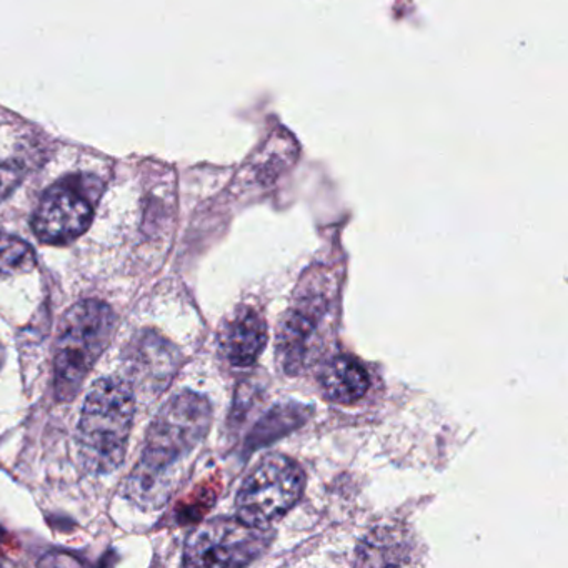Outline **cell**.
Returning <instances> with one entry per match:
<instances>
[{
  "label": "cell",
  "instance_id": "cell-11",
  "mask_svg": "<svg viewBox=\"0 0 568 568\" xmlns=\"http://www.w3.org/2000/svg\"><path fill=\"white\" fill-rule=\"evenodd\" d=\"M36 267L31 245L14 235L0 234V277L26 274Z\"/></svg>",
  "mask_w": 568,
  "mask_h": 568
},
{
  "label": "cell",
  "instance_id": "cell-9",
  "mask_svg": "<svg viewBox=\"0 0 568 568\" xmlns=\"http://www.w3.org/2000/svg\"><path fill=\"white\" fill-rule=\"evenodd\" d=\"M314 315V311L305 307L295 308L285 315L278 332V357L285 372L294 374L304 364L308 345L317 328Z\"/></svg>",
  "mask_w": 568,
  "mask_h": 568
},
{
  "label": "cell",
  "instance_id": "cell-1",
  "mask_svg": "<svg viewBox=\"0 0 568 568\" xmlns=\"http://www.w3.org/2000/svg\"><path fill=\"white\" fill-rule=\"evenodd\" d=\"M211 420V404L194 392H181L162 407L149 428L141 464L129 480L134 498L148 504L162 498L169 468L201 444Z\"/></svg>",
  "mask_w": 568,
  "mask_h": 568
},
{
  "label": "cell",
  "instance_id": "cell-12",
  "mask_svg": "<svg viewBox=\"0 0 568 568\" xmlns=\"http://www.w3.org/2000/svg\"><path fill=\"white\" fill-rule=\"evenodd\" d=\"M24 172L18 164H0V202L6 201L21 185Z\"/></svg>",
  "mask_w": 568,
  "mask_h": 568
},
{
  "label": "cell",
  "instance_id": "cell-2",
  "mask_svg": "<svg viewBox=\"0 0 568 568\" xmlns=\"http://www.w3.org/2000/svg\"><path fill=\"white\" fill-rule=\"evenodd\" d=\"M135 414L134 390L121 378H102L89 392L79 420L82 462L95 474H108L124 462Z\"/></svg>",
  "mask_w": 568,
  "mask_h": 568
},
{
  "label": "cell",
  "instance_id": "cell-5",
  "mask_svg": "<svg viewBox=\"0 0 568 568\" xmlns=\"http://www.w3.org/2000/svg\"><path fill=\"white\" fill-rule=\"evenodd\" d=\"M101 185L89 178L64 179L45 191L32 219L39 241L65 245L81 237L94 219Z\"/></svg>",
  "mask_w": 568,
  "mask_h": 568
},
{
  "label": "cell",
  "instance_id": "cell-3",
  "mask_svg": "<svg viewBox=\"0 0 568 568\" xmlns=\"http://www.w3.org/2000/svg\"><path fill=\"white\" fill-rule=\"evenodd\" d=\"M118 327L114 311L104 302H79L65 312L55 342V394L61 400L78 395L95 362L111 345Z\"/></svg>",
  "mask_w": 568,
  "mask_h": 568
},
{
  "label": "cell",
  "instance_id": "cell-6",
  "mask_svg": "<svg viewBox=\"0 0 568 568\" xmlns=\"http://www.w3.org/2000/svg\"><path fill=\"white\" fill-rule=\"evenodd\" d=\"M271 544L264 527L241 518H215L189 537L184 565L191 567H245L262 557Z\"/></svg>",
  "mask_w": 568,
  "mask_h": 568
},
{
  "label": "cell",
  "instance_id": "cell-7",
  "mask_svg": "<svg viewBox=\"0 0 568 568\" xmlns=\"http://www.w3.org/2000/svg\"><path fill=\"white\" fill-rule=\"evenodd\" d=\"M267 341L265 318L255 308L241 307L222 327L221 351L229 364L247 368L261 357Z\"/></svg>",
  "mask_w": 568,
  "mask_h": 568
},
{
  "label": "cell",
  "instance_id": "cell-8",
  "mask_svg": "<svg viewBox=\"0 0 568 568\" xmlns=\"http://www.w3.org/2000/svg\"><path fill=\"white\" fill-rule=\"evenodd\" d=\"M318 381L325 397L335 404H354L361 400L371 387L368 372L351 355L331 358L322 368Z\"/></svg>",
  "mask_w": 568,
  "mask_h": 568
},
{
  "label": "cell",
  "instance_id": "cell-4",
  "mask_svg": "<svg viewBox=\"0 0 568 568\" xmlns=\"http://www.w3.org/2000/svg\"><path fill=\"white\" fill-rule=\"evenodd\" d=\"M304 487V470L297 462L282 454L265 455L239 488L237 517L265 527L297 505Z\"/></svg>",
  "mask_w": 568,
  "mask_h": 568
},
{
  "label": "cell",
  "instance_id": "cell-13",
  "mask_svg": "<svg viewBox=\"0 0 568 568\" xmlns=\"http://www.w3.org/2000/svg\"><path fill=\"white\" fill-rule=\"evenodd\" d=\"M2 362H4V351L0 347V367H2Z\"/></svg>",
  "mask_w": 568,
  "mask_h": 568
},
{
  "label": "cell",
  "instance_id": "cell-10",
  "mask_svg": "<svg viewBox=\"0 0 568 568\" xmlns=\"http://www.w3.org/2000/svg\"><path fill=\"white\" fill-rule=\"evenodd\" d=\"M308 415H311V412L304 405H277V407L268 410L264 418L255 425L251 437H248L247 447H251V450H257L262 445L272 444L277 438L284 437V435L291 434L295 428L301 427L307 420Z\"/></svg>",
  "mask_w": 568,
  "mask_h": 568
}]
</instances>
